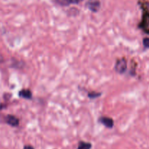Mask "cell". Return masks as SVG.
I'll return each mask as SVG.
<instances>
[{"label": "cell", "instance_id": "1", "mask_svg": "<svg viewBox=\"0 0 149 149\" xmlns=\"http://www.w3.org/2000/svg\"><path fill=\"white\" fill-rule=\"evenodd\" d=\"M127 69V61L125 58L117 61L115 65V71L119 74H123Z\"/></svg>", "mask_w": 149, "mask_h": 149}, {"label": "cell", "instance_id": "2", "mask_svg": "<svg viewBox=\"0 0 149 149\" xmlns=\"http://www.w3.org/2000/svg\"><path fill=\"white\" fill-rule=\"evenodd\" d=\"M5 121L9 125L12 127H17L19 125V119L13 115H7L5 118Z\"/></svg>", "mask_w": 149, "mask_h": 149}, {"label": "cell", "instance_id": "3", "mask_svg": "<svg viewBox=\"0 0 149 149\" xmlns=\"http://www.w3.org/2000/svg\"><path fill=\"white\" fill-rule=\"evenodd\" d=\"M82 1L83 0H55L56 3L62 6H68L69 4H79V3Z\"/></svg>", "mask_w": 149, "mask_h": 149}, {"label": "cell", "instance_id": "4", "mask_svg": "<svg viewBox=\"0 0 149 149\" xmlns=\"http://www.w3.org/2000/svg\"><path fill=\"white\" fill-rule=\"evenodd\" d=\"M99 122H101L103 125H104L106 127L112 128L113 126V119L109 117H101L99 119Z\"/></svg>", "mask_w": 149, "mask_h": 149}, {"label": "cell", "instance_id": "5", "mask_svg": "<svg viewBox=\"0 0 149 149\" xmlns=\"http://www.w3.org/2000/svg\"><path fill=\"white\" fill-rule=\"evenodd\" d=\"M87 7L91 11L97 12L100 8V2L98 1H91L87 4Z\"/></svg>", "mask_w": 149, "mask_h": 149}, {"label": "cell", "instance_id": "6", "mask_svg": "<svg viewBox=\"0 0 149 149\" xmlns=\"http://www.w3.org/2000/svg\"><path fill=\"white\" fill-rule=\"evenodd\" d=\"M19 96L23 98L31 99L32 93L29 90H22L19 92Z\"/></svg>", "mask_w": 149, "mask_h": 149}, {"label": "cell", "instance_id": "7", "mask_svg": "<svg viewBox=\"0 0 149 149\" xmlns=\"http://www.w3.org/2000/svg\"><path fill=\"white\" fill-rule=\"evenodd\" d=\"M92 145L90 143H85V142H80L79 144L78 148L77 149H91Z\"/></svg>", "mask_w": 149, "mask_h": 149}, {"label": "cell", "instance_id": "8", "mask_svg": "<svg viewBox=\"0 0 149 149\" xmlns=\"http://www.w3.org/2000/svg\"><path fill=\"white\" fill-rule=\"evenodd\" d=\"M100 95H101L100 93H95V92H92V93H89L88 96L90 98H96V97H98Z\"/></svg>", "mask_w": 149, "mask_h": 149}, {"label": "cell", "instance_id": "9", "mask_svg": "<svg viewBox=\"0 0 149 149\" xmlns=\"http://www.w3.org/2000/svg\"><path fill=\"white\" fill-rule=\"evenodd\" d=\"M143 43L144 47L148 49L149 48V38H145L143 41Z\"/></svg>", "mask_w": 149, "mask_h": 149}, {"label": "cell", "instance_id": "10", "mask_svg": "<svg viewBox=\"0 0 149 149\" xmlns=\"http://www.w3.org/2000/svg\"><path fill=\"white\" fill-rule=\"evenodd\" d=\"M23 149H34V148H33L31 146H26Z\"/></svg>", "mask_w": 149, "mask_h": 149}]
</instances>
